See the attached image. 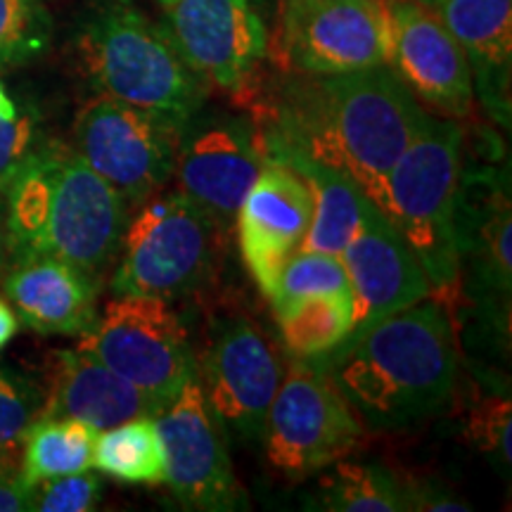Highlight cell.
Segmentation results:
<instances>
[{"label": "cell", "instance_id": "16", "mask_svg": "<svg viewBox=\"0 0 512 512\" xmlns=\"http://www.w3.org/2000/svg\"><path fill=\"white\" fill-rule=\"evenodd\" d=\"M339 259L347 268L354 292V332L349 337L363 335L382 318L432 294L418 259L382 209L368 197L363 200L361 223L354 238Z\"/></svg>", "mask_w": 512, "mask_h": 512}, {"label": "cell", "instance_id": "2", "mask_svg": "<svg viewBox=\"0 0 512 512\" xmlns=\"http://www.w3.org/2000/svg\"><path fill=\"white\" fill-rule=\"evenodd\" d=\"M316 363L373 430H406L432 418L451 401L458 377L451 318L444 304L427 297Z\"/></svg>", "mask_w": 512, "mask_h": 512}, {"label": "cell", "instance_id": "22", "mask_svg": "<svg viewBox=\"0 0 512 512\" xmlns=\"http://www.w3.org/2000/svg\"><path fill=\"white\" fill-rule=\"evenodd\" d=\"M309 185L313 216L302 249L325 254H342L361 223V207L366 195L356 183L337 171L325 169L311 159H285Z\"/></svg>", "mask_w": 512, "mask_h": 512}, {"label": "cell", "instance_id": "5", "mask_svg": "<svg viewBox=\"0 0 512 512\" xmlns=\"http://www.w3.org/2000/svg\"><path fill=\"white\" fill-rule=\"evenodd\" d=\"M79 50L100 95L188 121L207 98V81L185 60L169 27L117 0L88 19Z\"/></svg>", "mask_w": 512, "mask_h": 512}, {"label": "cell", "instance_id": "20", "mask_svg": "<svg viewBox=\"0 0 512 512\" xmlns=\"http://www.w3.org/2000/svg\"><path fill=\"white\" fill-rule=\"evenodd\" d=\"M434 10L463 48L482 105L496 121L508 124L512 0H439Z\"/></svg>", "mask_w": 512, "mask_h": 512}, {"label": "cell", "instance_id": "17", "mask_svg": "<svg viewBox=\"0 0 512 512\" xmlns=\"http://www.w3.org/2000/svg\"><path fill=\"white\" fill-rule=\"evenodd\" d=\"M311 216L313 197L302 174L266 159L235 216L242 259L264 297H271L285 261L302 249Z\"/></svg>", "mask_w": 512, "mask_h": 512}, {"label": "cell", "instance_id": "36", "mask_svg": "<svg viewBox=\"0 0 512 512\" xmlns=\"http://www.w3.org/2000/svg\"><path fill=\"white\" fill-rule=\"evenodd\" d=\"M5 254H8V233H5L3 221H0V271L5 266Z\"/></svg>", "mask_w": 512, "mask_h": 512}, {"label": "cell", "instance_id": "13", "mask_svg": "<svg viewBox=\"0 0 512 512\" xmlns=\"http://www.w3.org/2000/svg\"><path fill=\"white\" fill-rule=\"evenodd\" d=\"M283 373V361L264 330L233 316L211 330L197 380L223 427L245 439H261Z\"/></svg>", "mask_w": 512, "mask_h": 512}, {"label": "cell", "instance_id": "34", "mask_svg": "<svg viewBox=\"0 0 512 512\" xmlns=\"http://www.w3.org/2000/svg\"><path fill=\"white\" fill-rule=\"evenodd\" d=\"M17 330H19V318L15 309H12L10 302L0 299V351L15 339Z\"/></svg>", "mask_w": 512, "mask_h": 512}, {"label": "cell", "instance_id": "4", "mask_svg": "<svg viewBox=\"0 0 512 512\" xmlns=\"http://www.w3.org/2000/svg\"><path fill=\"white\" fill-rule=\"evenodd\" d=\"M463 128L427 112L411 143L384 178L377 207L425 273L430 292L448 302L460 294L456 195L463 174ZM444 299H439V304Z\"/></svg>", "mask_w": 512, "mask_h": 512}, {"label": "cell", "instance_id": "12", "mask_svg": "<svg viewBox=\"0 0 512 512\" xmlns=\"http://www.w3.org/2000/svg\"><path fill=\"white\" fill-rule=\"evenodd\" d=\"M164 444V484L188 510L245 508L226 444V430L209 406L197 375L155 415Z\"/></svg>", "mask_w": 512, "mask_h": 512}, {"label": "cell", "instance_id": "3", "mask_svg": "<svg viewBox=\"0 0 512 512\" xmlns=\"http://www.w3.org/2000/svg\"><path fill=\"white\" fill-rule=\"evenodd\" d=\"M12 254H48L98 275L119 254L128 202L74 147L41 143L8 188Z\"/></svg>", "mask_w": 512, "mask_h": 512}, {"label": "cell", "instance_id": "11", "mask_svg": "<svg viewBox=\"0 0 512 512\" xmlns=\"http://www.w3.org/2000/svg\"><path fill=\"white\" fill-rule=\"evenodd\" d=\"M264 147L254 119L202 107L178 133V190L216 230L235 226L240 204L264 166Z\"/></svg>", "mask_w": 512, "mask_h": 512}, {"label": "cell", "instance_id": "9", "mask_svg": "<svg viewBox=\"0 0 512 512\" xmlns=\"http://www.w3.org/2000/svg\"><path fill=\"white\" fill-rule=\"evenodd\" d=\"M181 126L98 95L76 117L74 150L128 204H140L174 178Z\"/></svg>", "mask_w": 512, "mask_h": 512}, {"label": "cell", "instance_id": "23", "mask_svg": "<svg viewBox=\"0 0 512 512\" xmlns=\"http://www.w3.org/2000/svg\"><path fill=\"white\" fill-rule=\"evenodd\" d=\"M98 430L74 418L38 415L22 437V477L29 486L93 467Z\"/></svg>", "mask_w": 512, "mask_h": 512}, {"label": "cell", "instance_id": "33", "mask_svg": "<svg viewBox=\"0 0 512 512\" xmlns=\"http://www.w3.org/2000/svg\"><path fill=\"white\" fill-rule=\"evenodd\" d=\"M34 508V486L22 477L15 451H0V512H22Z\"/></svg>", "mask_w": 512, "mask_h": 512}, {"label": "cell", "instance_id": "24", "mask_svg": "<svg viewBox=\"0 0 512 512\" xmlns=\"http://www.w3.org/2000/svg\"><path fill=\"white\" fill-rule=\"evenodd\" d=\"M285 349L297 358L335 351L354 332V297L318 294L275 306Z\"/></svg>", "mask_w": 512, "mask_h": 512}, {"label": "cell", "instance_id": "21", "mask_svg": "<svg viewBox=\"0 0 512 512\" xmlns=\"http://www.w3.org/2000/svg\"><path fill=\"white\" fill-rule=\"evenodd\" d=\"M456 245L458 259L470 256L479 283L491 290L510 294V202L501 183L491 176L460 174L456 195Z\"/></svg>", "mask_w": 512, "mask_h": 512}, {"label": "cell", "instance_id": "15", "mask_svg": "<svg viewBox=\"0 0 512 512\" xmlns=\"http://www.w3.org/2000/svg\"><path fill=\"white\" fill-rule=\"evenodd\" d=\"M392 60L389 67L422 105L441 117L463 119L472 112L470 64L437 10L418 0H389Z\"/></svg>", "mask_w": 512, "mask_h": 512}, {"label": "cell", "instance_id": "14", "mask_svg": "<svg viewBox=\"0 0 512 512\" xmlns=\"http://www.w3.org/2000/svg\"><path fill=\"white\" fill-rule=\"evenodd\" d=\"M192 69L211 86L242 95L259 74L268 34L252 0H157Z\"/></svg>", "mask_w": 512, "mask_h": 512}, {"label": "cell", "instance_id": "1", "mask_svg": "<svg viewBox=\"0 0 512 512\" xmlns=\"http://www.w3.org/2000/svg\"><path fill=\"white\" fill-rule=\"evenodd\" d=\"M425 110L389 64L349 74H290L261 107L264 159H311L380 202L384 178Z\"/></svg>", "mask_w": 512, "mask_h": 512}, {"label": "cell", "instance_id": "27", "mask_svg": "<svg viewBox=\"0 0 512 512\" xmlns=\"http://www.w3.org/2000/svg\"><path fill=\"white\" fill-rule=\"evenodd\" d=\"M318 294H337V297H354L347 268L337 254L311 252L299 249L285 266L280 268L271 292L273 309L280 304L302 297H318Z\"/></svg>", "mask_w": 512, "mask_h": 512}, {"label": "cell", "instance_id": "7", "mask_svg": "<svg viewBox=\"0 0 512 512\" xmlns=\"http://www.w3.org/2000/svg\"><path fill=\"white\" fill-rule=\"evenodd\" d=\"M76 349L166 406L197 375L188 330L162 297L114 294Z\"/></svg>", "mask_w": 512, "mask_h": 512}, {"label": "cell", "instance_id": "30", "mask_svg": "<svg viewBox=\"0 0 512 512\" xmlns=\"http://www.w3.org/2000/svg\"><path fill=\"white\" fill-rule=\"evenodd\" d=\"M102 484L91 472H76L36 484L34 508L38 512H88L100 503Z\"/></svg>", "mask_w": 512, "mask_h": 512}, {"label": "cell", "instance_id": "26", "mask_svg": "<svg viewBox=\"0 0 512 512\" xmlns=\"http://www.w3.org/2000/svg\"><path fill=\"white\" fill-rule=\"evenodd\" d=\"M316 508L332 512H399L411 510L408 482L382 465L344 463L320 479Z\"/></svg>", "mask_w": 512, "mask_h": 512}, {"label": "cell", "instance_id": "6", "mask_svg": "<svg viewBox=\"0 0 512 512\" xmlns=\"http://www.w3.org/2000/svg\"><path fill=\"white\" fill-rule=\"evenodd\" d=\"M363 422L311 358H294L268 408V465L287 479H306L356 451Z\"/></svg>", "mask_w": 512, "mask_h": 512}, {"label": "cell", "instance_id": "18", "mask_svg": "<svg viewBox=\"0 0 512 512\" xmlns=\"http://www.w3.org/2000/svg\"><path fill=\"white\" fill-rule=\"evenodd\" d=\"M5 297L38 335L81 337L98 318V278L57 256H17Z\"/></svg>", "mask_w": 512, "mask_h": 512}, {"label": "cell", "instance_id": "25", "mask_svg": "<svg viewBox=\"0 0 512 512\" xmlns=\"http://www.w3.org/2000/svg\"><path fill=\"white\" fill-rule=\"evenodd\" d=\"M93 467L126 484H164L166 458L155 415H140L98 432Z\"/></svg>", "mask_w": 512, "mask_h": 512}, {"label": "cell", "instance_id": "28", "mask_svg": "<svg viewBox=\"0 0 512 512\" xmlns=\"http://www.w3.org/2000/svg\"><path fill=\"white\" fill-rule=\"evenodd\" d=\"M50 34L53 24L41 0H0V69L46 53Z\"/></svg>", "mask_w": 512, "mask_h": 512}, {"label": "cell", "instance_id": "35", "mask_svg": "<svg viewBox=\"0 0 512 512\" xmlns=\"http://www.w3.org/2000/svg\"><path fill=\"white\" fill-rule=\"evenodd\" d=\"M17 117V107L8 93H5L3 83H0V119H15Z\"/></svg>", "mask_w": 512, "mask_h": 512}, {"label": "cell", "instance_id": "19", "mask_svg": "<svg viewBox=\"0 0 512 512\" xmlns=\"http://www.w3.org/2000/svg\"><path fill=\"white\" fill-rule=\"evenodd\" d=\"M162 406L143 389L81 349H60L50 363V384L41 415L74 418L93 430H110L121 422L157 415Z\"/></svg>", "mask_w": 512, "mask_h": 512}, {"label": "cell", "instance_id": "8", "mask_svg": "<svg viewBox=\"0 0 512 512\" xmlns=\"http://www.w3.org/2000/svg\"><path fill=\"white\" fill-rule=\"evenodd\" d=\"M214 230L178 188L155 192L126 221L110 290L162 299L190 292L209 271Z\"/></svg>", "mask_w": 512, "mask_h": 512}, {"label": "cell", "instance_id": "29", "mask_svg": "<svg viewBox=\"0 0 512 512\" xmlns=\"http://www.w3.org/2000/svg\"><path fill=\"white\" fill-rule=\"evenodd\" d=\"M46 394L31 377L0 368V451H17L24 432L43 413Z\"/></svg>", "mask_w": 512, "mask_h": 512}, {"label": "cell", "instance_id": "37", "mask_svg": "<svg viewBox=\"0 0 512 512\" xmlns=\"http://www.w3.org/2000/svg\"><path fill=\"white\" fill-rule=\"evenodd\" d=\"M418 3H422V5H430V8H434V5H437L439 0H418Z\"/></svg>", "mask_w": 512, "mask_h": 512}, {"label": "cell", "instance_id": "32", "mask_svg": "<svg viewBox=\"0 0 512 512\" xmlns=\"http://www.w3.org/2000/svg\"><path fill=\"white\" fill-rule=\"evenodd\" d=\"M38 145L41 143H38L36 119L31 114L0 119V190L8 188Z\"/></svg>", "mask_w": 512, "mask_h": 512}, {"label": "cell", "instance_id": "10", "mask_svg": "<svg viewBox=\"0 0 512 512\" xmlns=\"http://www.w3.org/2000/svg\"><path fill=\"white\" fill-rule=\"evenodd\" d=\"M278 55L287 74L311 76L389 64V0H283Z\"/></svg>", "mask_w": 512, "mask_h": 512}, {"label": "cell", "instance_id": "31", "mask_svg": "<svg viewBox=\"0 0 512 512\" xmlns=\"http://www.w3.org/2000/svg\"><path fill=\"white\" fill-rule=\"evenodd\" d=\"M467 437L475 441L479 451L491 456L496 463L510 465V399L489 396L479 401L467 422Z\"/></svg>", "mask_w": 512, "mask_h": 512}]
</instances>
